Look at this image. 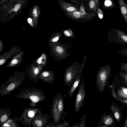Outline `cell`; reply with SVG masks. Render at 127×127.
I'll list each match as a JSON object with an SVG mask.
<instances>
[{
    "label": "cell",
    "mask_w": 127,
    "mask_h": 127,
    "mask_svg": "<svg viewBox=\"0 0 127 127\" xmlns=\"http://www.w3.org/2000/svg\"><path fill=\"white\" fill-rule=\"evenodd\" d=\"M66 116L64 98L61 93H57L53 97L50 117L53 119L54 123H61Z\"/></svg>",
    "instance_id": "cell-4"
},
{
    "label": "cell",
    "mask_w": 127,
    "mask_h": 127,
    "mask_svg": "<svg viewBox=\"0 0 127 127\" xmlns=\"http://www.w3.org/2000/svg\"><path fill=\"white\" fill-rule=\"evenodd\" d=\"M12 113L10 109L2 107L0 109V126L9 119Z\"/></svg>",
    "instance_id": "cell-19"
},
{
    "label": "cell",
    "mask_w": 127,
    "mask_h": 127,
    "mask_svg": "<svg viewBox=\"0 0 127 127\" xmlns=\"http://www.w3.org/2000/svg\"><path fill=\"white\" fill-rule=\"evenodd\" d=\"M23 109L21 117L18 118V120L25 126L31 127L32 122L39 109L35 107H23Z\"/></svg>",
    "instance_id": "cell-8"
},
{
    "label": "cell",
    "mask_w": 127,
    "mask_h": 127,
    "mask_svg": "<svg viewBox=\"0 0 127 127\" xmlns=\"http://www.w3.org/2000/svg\"><path fill=\"white\" fill-rule=\"evenodd\" d=\"M18 117H15L13 118H10L5 122L0 127H19Z\"/></svg>",
    "instance_id": "cell-21"
},
{
    "label": "cell",
    "mask_w": 127,
    "mask_h": 127,
    "mask_svg": "<svg viewBox=\"0 0 127 127\" xmlns=\"http://www.w3.org/2000/svg\"><path fill=\"white\" fill-rule=\"evenodd\" d=\"M111 65L107 64L101 67L97 72L96 83L97 89L100 93L104 91L111 74Z\"/></svg>",
    "instance_id": "cell-7"
},
{
    "label": "cell",
    "mask_w": 127,
    "mask_h": 127,
    "mask_svg": "<svg viewBox=\"0 0 127 127\" xmlns=\"http://www.w3.org/2000/svg\"><path fill=\"white\" fill-rule=\"evenodd\" d=\"M85 85L84 77L82 78L79 90L77 93L74 103L75 112L77 113L83 106L85 95Z\"/></svg>",
    "instance_id": "cell-10"
},
{
    "label": "cell",
    "mask_w": 127,
    "mask_h": 127,
    "mask_svg": "<svg viewBox=\"0 0 127 127\" xmlns=\"http://www.w3.org/2000/svg\"><path fill=\"white\" fill-rule=\"evenodd\" d=\"M27 21L30 25L32 27L36 28L33 24L32 19L31 18H29L28 19Z\"/></svg>",
    "instance_id": "cell-36"
},
{
    "label": "cell",
    "mask_w": 127,
    "mask_h": 127,
    "mask_svg": "<svg viewBox=\"0 0 127 127\" xmlns=\"http://www.w3.org/2000/svg\"><path fill=\"white\" fill-rule=\"evenodd\" d=\"M44 67L43 65L38 64L35 61L27 66L26 70L30 80L36 83L39 75Z\"/></svg>",
    "instance_id": "cell-11"
},
{
    "label": "cell",
    "mask_w": 127,
    "mask_h": 127,
    "mask_svg": "<svg viewBox=\"0 0 127 127\" xmlns=\"http://www.w3.org/2000/svg\"><path fill=\"white\" fill-rule=\"evenodd\" d=\"M50 54L55 60L60 61L65 59L69 55L67 51L69 46L66 43H62L60 41L48 43Z\"/></svg>",
    "instance_id": "cell-6"
},
{
    "label": "cell",
    "mask_w": 127,
    "mask_h": 127,
    "mask_svg": "<svg viewBox=\"0 0 127 127\" xmlns=\"http://www.w3.org/2000/svg\"><path fill=\"white\" fill-rule=\"evenodd\" d=\"M66 14L68 17L74 19H84L89 20L94 16L96 13H87L85 11L84 5L81 4L79 11L71 12H66Z\"/></svg>",
    "instance_id": "cell-12"
},
{
    "label": "cell",
    "mask_w": 127,
    "mask_h": 127,
    "mask_svg": "<svg viewBox=\"0 0 127 127\" xmlns=\"http://www.w3.org/2000/svg\"><path fill=\"white\" fill-rule=\"evenodd\" d=\"M86 57H84L82 63L75 62L71 66L66 68L64 76V80L65 85L71 88L77 76L81 73L83 69Z\"/></svg>",
    "instance_id": "cell-5"
},
{
    "label": "cell",
    "mask_w": 127,
    "mask_h": 127,
    "mask_svg": "<svg viewBox=\"0 0 127 127\" xmlns=\"http://www.w3.org/2000/svg\"><path fill=\"white\" fill-rule=\"evenodd\" d=\"M72 1L74 2L77 4H78L79 3V2L78 0H71Z\"/></svg>",
    "instance_id": "cell-42"
},
{
    "label": "cell",
    "mask_w": 127,
    "mask_h": 127,
    "mask_svg": "<svg viewBox=\"0 0 127 127\" xmlns=\"http://www.w3.org/2000/svg\"><path fill=\"white\" fill-rule=\"evenodd\" d=\"M120 74L122 77L127 84V73L125 72H121Z\"/></svg>",
    "instance_id": "cell-35"
},
{
    "label": "cell",
    "mask_w": 127,
    "mask_h": 127,
    "mask_svg": "<svg viewBox=\"0 0 127 127\" xmlns=\"http://www.w3.org/2000/svg\"><path fill=\"white\" fill-rule=\"evenodd\" d=\"M87 115L84 114L82 115V117L80 119V122L79 124V127H85L86 119L87 118Z\"/></svg>",
    "instance_id": "cell-28"
},
{
    "label": "cell",
    "mask_w": 127,
    "mask_h": 127,
    "mask_svg": "<svg viewBox=\"0 0 127 127\" xmlns=\"http://www.w3.org/2000/svg\"><path fill=\"white\" fill-rule=\"evenodd\" d=\"M123 127H127V117L126 120Z\"/></svg>",
    "instance_id": "cell-41"
},
{
    "label": "cell",
    "mask_w": 127,
    "mask_h": 127,
    "mask_svg": "<svg viewBox=\"0 0 127 127\" xmlns=\"http://www.w3.org/2000/svg\"><path fill=\"white\" fill-rule=\"evenodd\" d=\"M81 73L80 74L76 77L71 87L68 91V95L70 98L73 95L74 92L79 84L80 83L81 78Z\"/></svg>",
    "instance_id": "cell-22"
},
{
    "label": "cell",
    "mask_w": 127,
    "mask_h": 127,
    "mask_svg": "<svg viewBox=\"0 0 127 127\" xmlns=\"http://www.w3.org/2000/svg\"><path fill=\"white\" fill-rule=\"evenodd\" d=\"M120 96L125 98L127 99V95H122Z\"/></svg>",
    "instance_id": "cell-45"
},
{
    "label": "cell",
    "mask_w": 127,
    "mask_h": 127,
    "mask_svg": "<svg viewBox=\"0 0 127 127\" xmlns=\"http://www.w3.org/2000/svg\"><path fill=\"white\" fill-rule=\"evenodd\" d=\"M107 34L110 43L123 45L127 44V34L122 31L113 29L108 31Z\"/></svg>",
    "instance_id": "cell-9"
},
{
    "label": "cell",
    "mask_w": 127,
    "mask_h": 127,
    "mask_svg": "<svg viewBox=\"0 0 127 127\" xmlns=\"http://www.w3.org/2000/svg\"><path fill=\"white\" fill-rule=\"evenodd\" d=\"M55 79V74L53 71L47 70H42L38 77V80H40L43 82L52 84Z\"/></svg>",
    "instance_id": "cell-14"
},
{
    "label": "cell",
    "mask_w": 127,
    "mask_h": 127,
    "mask_svg": "<svg viewBox=\"0 0 127 127\" xmlns=\"http://www.w3.org/2000/svg\"><path fill=\"white\" fill-rule=\"evenodd\" d=\"M121 13L127 23V4L124 0H118Z\"/></svg>",
    "instance_id": "cell-23"
},
{
    "label": "cell",
    "mask_w": 127,
    "mask_h": 127,
    "mask_svg": "<svg viewBox=\"0 0 127 127\" xmlns=\"http://www.w3.org/2000/svg\"><path fill=\"white\" fill-rule=\"evenodd\" d=\"M96 4V5L98 6L99 4V0H94Z\"/></svg>",
    "instance_id": "cell-43"
},
{
    "label": "cell",
    "mask_w": 127,
    "mask_h": 127,
    "mask_svg": "<svg viewBox=\"0 0 127 127\" xmlns=\"http://www.w3.org/2000/svg\"><path fill=\"white\" fill-rule=\"evenodd\" d=\"M122 90L119 91V92H118V94L120 96H121L124 95H127V89L124 88H121Z\"/></svg>",
    "instance_id": "cell-33"
},
{
    "label": "cell",
    "mask_w": 127,
    "mask_h": 127,
    "mask_svg": "<svg viewBox=\"0 0 127 127\" xmlns=\"http://www.w3.org/2000/svg\"><path fill=\"white\" fill-rule=\"evenodd\" d=\"M28 0H8L0 5V21L5 23L21 13Z\"/></svg>",
    "instance_id": "cell-1"
},
{
    "label": "cell",
    "mask_w": 127,
    "mask_h": 127,
    "mask_svg": "<svg viewBox=\"0 0 127 127\" xmlns=\"http://www.w3.org/2000/svg\"><path fill=\"white\" fill-rule=\"evenodd\" d=\"M24 53V51L22 50L14 55L7 67H13L19 65L22 62Z\"/></svg>",
    "instance_id": "cell-17"
},
{
    "label": "cell",
    "mask_w": 127,
    "mask_h": 127,
    "mask_svg": "<svg viewBox=\"0 0 127 127\" xmlns=\"http://www.w3.org/2000/svg\"><path fill=\"white\" fill-rule=\"evenodd\" d=\"M4 46L2 41L1 39H0V54H1L3 49Z\"/></svg>",
    "instance_id": "cell-38"
},
{
    "label": "cell",
    "mask_w": 127,
    "mask_h": 127,
    "mask_svg": "<svg viewBox=\"0 0 127 127\" xmlns=\"http://www.w3.org/2000/svg\"><path fill=\"white\" fill-rule=\"evenodd\" d=\"M120 69L122 71L127 72V62L126 63H122L120 64Z\"/></svg>",
    "instance_id": "cell-32"
},
{
    "label": "cell",
    "mask_w": 127,
    "mask_h": 127,
    "mask_svg": "<svg viewBox=\"0 0 127 127\" xmlns=\"http://www.w3.org/2000/svg\"><path fill=\"white\" fill-rule=\"evenodd\" d=\"M41 13L40 8L38 5L35 4L31 8L28 16L32 19L33 24L36 28L37 26L38 20Z\"/></svg>",
    "instance_id": "cell-16"
},
{
    "label": "cell",
    "mask_w": 127,
    "mask_h": 127,
    "mask_svg": "<svg viewBox=\"0 0 127 127\" xmlns=\"http://www.w3.org/2000/svg\"><path fill=\"white\" fill-rule=\"evenodd\" d=\"M63 32V34L68 38H75L74 32L71 29L64 30Z\"/></svg>",
    "instance_id": "cell-27"
},
{
    "label": "cell",
    "mask_w": 127,
    "mask_h": 127,
    "mask_svg": "<svg viewBox=\"0 0 127 127\" xmlns=\"http://www.w3.org/2000/svg\"><path fill=\"white\" fill-rule=\"evenodd\" d=\"M59 3L61 8L66 12H73L79 10L75 5L64 1H60Z\"/></svg>",
    "instance_id": "cell-18"
},
{
    "label": "cell",
    "mask_w": 127,
    "mask_h": 127,
    "mask_svg": "<svg viewBox=\"0 0 127 127\" xmlns=\"http://www.w3.org/2000/svg\"><path fill=\"white\" fill-rule=\"evenodd\" d=\"M62 34H63V31L53 33L49 38L48 40L49 42L54 43L58 41Z\"/></svg>",
    "instance_id": "cell-25"
},
{
    "label": "cell",
    "mask_w": 127,
    "mask_h": 127,
    "mask_svg": "<svg viewBox=\"0 0 127 127\" xmlns=\"http://www.w3.org/2000/svg\"><path fill=\"white\" fill-rule=\"evenodd\" d=\"M113 120L110 114L108 115L104 114L98 123V127H104L111 125Z\"/></svg>",
    "instance_id": "cell-20"
},
{
    "label": "cell",
    "mask_w": 127,
    "mask_h": 127,
    "mask_svg": "<svg viewBox=\"0 0 127 127\" xmlns=\"http://www.w3.org/2000/svg\"><path fill=\"white\" fill-rule=\"evenodd\" d=\"M21 51V49L17 46H12L10 50L0 55V65L4 64L12 56Z\"/></svg>",
    "instance_id": "cell-15"
},
{
    "label": "cell",
    "mask_w": 127,
    "mask_h": 127,
    "mask_svg": "<svg viewBox=\"0 0 127 127\" xmlns=\"http://www.w3.org/2000/svg\"><path fill=\"white\" fill-rule=\"evenodd\" d=\"M16 96L23 99H30L31 101L28 105L32 107H35L37 103L44 101L47 98L42 90L31 87L23 89Z\"/></svg>",
    "instance_id": "cell-3"
},
{
    "label": "cell",
    "mask_w": 127,
    "mask_h": 127,
    "mask_svg": "<svg viewBox=\"0 0 127 127\" xmlns=\"http://www.w3.org/2000/svg\"><path fill=\"white\" fill-rule=\"evenodd\" d=\"M96 5L94 0H90L89 1V6L90 8L93 11H95L96 9Z\"/></svg>",
    "instance_id": "cell-29"
},
{
    "label": "cell",
    "mask_w": 127,
    "mask_h": 127,
    "mask_svg": "<svg viewBox=\"0 0 127 127\" xmlns=\"http://www.w3.org/2000/svg\"><path fill=\"white\" fill-rule=\"evenodd\" d=\"M118 54H120L124 56L127 57V47H125L118 52Z\"/></svg>",
    "instance_id": "cell-31"
},
{
    "label": "cell",
    "mask_w": 127,
    "mask_h": 127,
    "mask_svg": "<svg viewBox=\"0 0 127 127\" xmlns=\"http://www.w3.org/2000/svg\"><path fill=\"white\" fill-rule=\"evenodd\" d=\"M105 5L107 6H111L112 4V2L110 0H106L105 1Z\"/></svg>",
    "instance_id": "cell-37"
},
{
    "label": "cell",
    "mask_w": 127,
    "mask_h": 127,
    "mask_svg": "<svg viewBox=\"0 0 127 127\" xmlns=\"http://www.w3.org/2000/svg\"><path fill=\"white\" fill-rule=\"evenodd\" d=\"M49 119L48 114H44L41 110L39 109L35 117L32 120V127H44L48 123V120Z\"/></svg>",
    "instance_id": "cell-13"
},
{
    "label": "cell",
    "mask_w": 127,
    "mask_h": 127,
    "mask_svg": "<svg viewBox=\"0 0 127 127\" xmlns=\"http://www.w3.org/2000/svg\"><path fill=\"white\" fill-rule=\"evenodd\" d=\"M63 123H58L57 127H71L69 125V121H66L65 120L62 121Z\"/></svg>",
    "instance_id": "cell-30"
},
{
    "label": "cell",
    "mask_w": 127,
    "mask_h": 127,
    "mask_svg": "<svg viewBox=\"0 0 127 127\" xmlns=\"http://www.w3.org/2000/svg\"><path fill=\"white\" fill-rule=\"evenodd\" d=\"M25 73L22 71L15 72L0 87V96L9 94L21 86L24 82Z\"/></svg>",
    "instance_id": "cell-2"
},
{
    "label": "cell",
    "mask_w": 127,
    "mask_h": 127,
    "mask_svg": "<svg viewBox=\"0 0 127 127\" xmlns=\"http://www.w3.org/2000/svg\"><path fill=\"white\" fill-rule=\"evenodd\" d=\"M97 13L99 18L101 19H102L103 16V11L99 8L97 9Z\"/></svg>",
    "instance_id": "cell-34"
},
{
    "label": "cell",
    "mask_w": 127,
    "mask_h": 127,
    "mask_svg": "<svg viewBox=\"0 0 127 127\" xmlns=\"http://www.w3.org/2000/svg\"><path fill=\"white\" fill-rule=\"evenodd\" d=\"M111 109L113 112L114 117L119 122L121 119V116L119 109L113 105H111Z\"/></svg>",
    "instance_id": "cell-26"
},
{
    "label": "cell",
    "mask_w": 127,
    "mask_h": 127,
    "mask_svg": "<svg viewBox=\"0 0 127 127\" xmlns=\"http://www.w3.org/2000/svg\"><path fill=\"white\" fill-rule=\"evenodd\" d=\"M8 0H0V5Z\"/></svg>",
    "instance_id": "cell-40"
},
{
    "label": "cell",
    "mask_w": 127,
    "mask_h": 127,
    "mask_svg": "<svg viewBox=\"0 0 127 127\" xmlns=\"http://www.w3.org/2000/svg\"><path fill=\"white\" fill-rule=\"evenodd\" d=\"M79 123H78L76 124H75L73 126H71V127H79Z\"/></svg>",
    "instance_id": "cell-44"
},
{
    "label": "cell",
    "mask_w": 127,
    "mask_h": 127,
    "mask_svg": "<svg viewBox=\"0 0 127 127\" xmlns=\"http://www.w3.org/2000/svg\"><path fill=\"white\" fill-rule=\"evenodd\" d=\"M34 61L38 64L41 65L45 67H47L46 65L48 63L46 54L44 52H43L40 57Z\"/></svg>",
    "instance_id": "cell-24"
},
{
    "label": "cell",
    "mask_w": 127,
    "mask_h": 127,
    "mask_svg": "<svg viewBox=\"0 0 127 127\" xmlns=\"http://www.w3.org/2000/svg\"><path fill=\"white\" fill-rule=\"evenodd\" d=\"M119 101L120 102H122L123 103L127 104V99H119Z\"/></svg>",
    "instance_id": "cell-39"
}]
</instances>
